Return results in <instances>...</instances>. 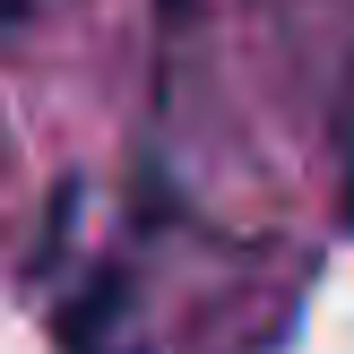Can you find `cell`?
I'll return each mask as SVG.
<instances>
[{
	"instance_id": "cell-4",
	"label": "cell",
	"mask_w": 354,
	"mask_h": 354,
	"mask_svg": "<svg viewBox=\"0 0 354 354\" xmlns=\"http://www.w3.org/2000/svg\"><path fill=\"white\" fill-rule=\"evenodd\" d=\"M190 9H199V0H156V17H165V26H173V17H190Z\"/></svg>"
},
{
	"instance_id": "cell-1",
	"label": "cell",
	"mask_w": 354,
	"mask_h": 354,
	"mask_svg": "<svg viewBox=\"0 0 354 354\" xmlns=\"http://www.w3.org/2000/svg\"><path fill=\"white\" fill-rule=\"evenodd\" d=\"M61 354H138V311L121 277H86V294L61 303Z\"/></svg>"
},
{
	"instance_id": "cell-2",
	"label": "cell",
	"mask_w": 354,
	"mask_h": 354,
	"mask_svg": "<svg viewBox=\"0 0 354 354\" xmlns=\"http://www.w3.org/2000/svg\"><path fill=\"white\" fill-rule=\"evenodd\" d=\"M337 147H346V216H354V69H346V104H337Z\"/></svg>"
},
{
	"instance_id": "cell-3",
	"label": "cell",
	"mask_w": 354,
	"mask_h": 354,
	"mask_svg": "<svg viewBox=\"0 0 354 354\" xmlns=\"http://www.w3.org/2000/svg\"><path fill=\"white\" fill-rule=\"evenodd\" d=\"M35 9H44V0H0V44H9V35H17V26H26V17H35Z\"/></svg>"
}]
</instances>
